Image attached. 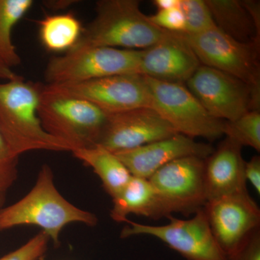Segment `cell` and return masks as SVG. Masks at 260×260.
<instances>
[{
    "instance_id": "1",
    "label": "cell",
    "mask_w": 260,
    "mask_h": 260,
    "mask_svg": "<svg viewBox=\"0 0 260 260\" xmlns=\"http://www.w3.org/2000/svg\"><path fill=\"white\" fill-rule=\"evenodd\" d=\"M42 86L20 76L0 83V137L17 156L31 150H73L43 127L38 113Z\"/></svg>"
},
{
    "instance_id": "2",
    "label": "cell",
    "mask_w": 260,
    "mask_h": 260,
    "mask_svg": "<svg viewBox=\"0 0 260 260\" xmlns=\"http://www.w3.org/2000/svg\"><path fill=\"white\" fill-rule=\"evenodd\" d=\"M94 226L95 214L72 204L58 191L54 174L49 165H44L31 190L14 204L0 209V232L20 225H35L59 246V237L71 223Z\"/></svg>"
},
{
    "instance_id": "3",
    "label": "cell",
    "mask_w": 260,
    "mask_h": 260,
    "mask_svg": "<svg viewBox=\"0 0 260 260\" xmlns=\"http://www.w3.org/2000/svg\"><path fill=\"white\" fill-rule=\"evenodd\" d=\"M95 13L75 47L144 50L168 32L150 21L137 0H101L95 5Z\"/></svg>"
},
{
    "instance_id": "4",
    "label": "cell",
    "mask_w": 260,
    "mask_h": 260,
    "mask_svg": "<svg viewBox=\"0 0 260 260\" xmlns=\"http://www.w3.org/2000/svg\"><path fill=\"white\" fill-rule=\"evenodd\" d=\"M38 113L46 132L73 150L98 145L108 115L92 103L54 91L47 85L42 86Z\"/></svg>"
},
{
    "instance_id": "5",
    "label": "cell",
    "mask_w": 260,
    "mask_h": 260,
    "mask_svg": "<svg viewBox=\"0 0 260 260\" xmlns=\"http://www.w3.org/2000/svg\"><path fill=\"white\" fill-rule=\"evenodd\" d=\"M143 50L105 47H74L49 60L47 85L77 83L114 76L140 74ZM141 75V74H140Z\"/></svg>"
},
{
    "instance_id": "6",
    "label": "cell",
    "mask_w": 260,
    "mask_h": 260,
    "mask_svg": "<svg viewBox=\"0 0 260 260\" xmlns=\"http://www.w3.org/2000/svg\"><path fill=\"white\" fill-rule=\"evenodd\" d=\"M186 84L215 119L234 121L249 111H259L260 90L220 70L200 64Z\"/></svg>"
},
{
    "instance_id": "7",
    "label": "cell",
    "mask_w": 260,
    "mask_h": 260,
    "mask_svg": "<svg viewBox=\"0 0 260 260\" xmlns=\"http://www.w3.org/2000/svg\"><path fill=\"white\" fill-rule=\"evenodd\" d=\"M154 107L179 134L213 141L223 135L225 121L215 119L182 84L145 77Z\"/></svg>"
},
{
    "instance_id": "8",
    "label": "cell",
    "mask_w": 260,
    "mask_h": 260,
    "mask_svg": "<svg viewBox=\"0 0 260 260\" xmlns=\"http://www.w3.org/2000/svg\"><path fill=\"white\" fill-rule=\"evenodd\" d=\"M181 34L201 64L260 90L259 43L238 42L217 27L197 35Z\"/></svg>"
},
{
    "instance_id": "9",
    "label": "cell",
    "mask_w": 260,
    "mask_h": 260,
    "mask_svg": "<svg viewBox=\"0 0 260 260\" xmlns=\"http://www.w3.org/2000/svg\"><path fill=\"white\" fill-rule=\"evenodd\" d=\"M169 223L150 225L126 220L121 238L148 235L160 239L187 260H228L210 229L203 208L187 220L169 215Z\"/></svg>"
},
{
    "instance_id": "10",
    "label": "cell",
    "mask_w": 260,
    "mask_h": 260,
    "mask_svg": "<svg viewBox=\"0 0 260 260\" xmlns=\"http://www.w3.org/2000/svg\"><path fill=\"white\" fill-rule=\"evenodd\" d=\"M47 86L54 91L85 99L107 114L140 108L155 110L153 95L143 75H114L82 83Z\"/></svg>"
},
{
    "instance_id": "11",
    "label": "cell",
    "mask_w": 260,
    "mask_h": 260,
    "mask_svg": "<svg viewBox=\"0 0 260 260\" xmlns=\"http://www.w3.org/2000/svg\"><path fill=\"white\" fill-rule=\"evenodd\" d=\"M148 181L169 215L194 214L206 203L204 158L188 156L177 159L159 169Z\"/></svg>"
},
{
    "instance_id": "12",
    "label": "cell",
    "mask_w": 260,
    "mask_h": 260,
    "mask_svg": "<svg viewBox=\"0 0 260 260\" xmlns=\"http://www.w3.org/2000/svg\"><path fill=\"white\" fill-rule=\"evenodd\" d=\"M203 209L214 237L227 258L259 230V208L249 192L208 200Z\"/></svg>"
},
{
    "instance_id": "13",
    "label": "cell",
    "mask_w": 260,
    "mask_h": 260,
    "mask_svg": "<svg viewBox=\"0 0 260 260\" xmlns=\"http://www.w3.org/2000/svg\"><path fill=\"white\" fill-rule=\"evenodd\" d=\"M179 134L156 111L140 108L108 114L98 145L112 153L131 150Z\"/></svg>"
},
{
    "instance_id": "14",
    "label": "cell",
    "mask_w": 260,
    "mask_h": 260,
    "mask_svg": "<svg viewBox=\"0 0 260 260\" xmlns=\"http://www.w3.org/2000/svg\"><path fill=\"white\" fill-rule=\"evenodd\" d=\"M200 64L182 34L168 31L161 40L143 50L140 74L160 81L182 84Z\"/></svg>"
},
{
    "instance_id": "15",
    "label": "cell",
    "mask_w": 260,
    "mask_h": 260,
    "mask_svg": "<svg viewBox=\"0 0 260 260\" xmlns=\"http://www.w3.org/2000/svg\"><path fill=\"white\" fill-rule=\"evenodd\" d=\"M214 149L194 138L176 134L149 144L114 153L133 177L148 179L160 168L177 159L188 156L207 158Z\"/></svg>"
},
{
    "instance_id": "16",
    "label": "cell",
    "mask_w": 260,
    "mask_h": 260,
    "mask_svg": "<svg viewBox=\"0 0 260 260\" xmlns=\"http://www.w3.org/2000/svg\"><path fill=\"white\" fill-rule=\"evenodd\" d=\"M242 146L225 138L205 159L207 201L220 197L247 193ZM207 203V202H206Z\"/></svg>"
},
{
    "instance_id": "17",
    "label": "cell",
    "mask_w": 260,
    "mask_h": 260,
    "mask_svg": "<svg viewBox=\"0 0 260 260\" xmlns=\"http://www.w3.org/2000/svg\"><path fill=\"white\" fill-rule=\"evenodd\" d=\"M111 218L118 223L126 222L131 214L158 220L169 213L148 179L133 177L119 194L112 198Z\"/></svg>"
},
{
    "instance_id": "18",
    "label": "cell",
    "mask_w": 260,
    "mask_h": 260,
    "mask_svg": "<svg viewBox=\"0 0 260 260\" xmlns=\"http://www.w3.org/2000/svg\"><path fill=\"white\" fill-rule=\"evenodd\" d=\"M217 28L242 43L260 44V21L239 0H205Z\"/></svg>"
},
{
    "instance_id": "19",
    "label": "cell",
    "mask_w": 260,
    "mask_h": 260,
    "mask_svg": "<svg viewBox=\"0 0 260 260\" xmlns=\"http://www.w3.org/2000/svg\"><path fill=\"white\" fill-rule=\"evenodd\" d=\"M71 153L75 158L93 169L100 178L104 189L112 198L119 194L133 177L116 154L101 145L75 149Z\"/></svg>"
},
{
    "instance_id": "20",
    "label": "cell",
    "mask_w": 260,
    "mask_h": 260,
    "mask_svg": "<svg viewBox=\"0 0 260 260\" xmlns=\"http://www.w3.org/2000/svg\"><path fill=\"white\" fill-rule=\"evenodd\" d=\"M81 23L72 13L47 15L40 21V39L47 50L68 52L76 45L83 32Z\"/></svg>"
},
{
    "instance_id": "21",
    "label": "cell",
    "mask_w": 260,
    "mask_h": 260,
    "mask_svg": "<svg viewBox=\"0 0 260 260\" xmlns=\"http://www.w3.org/2000/svg\"><path fill=\"white\" fill-rule=\"evenodd\" d=\"M32 5V0H0V60L11 69L21 63L12 31Z\"/></svg>"
},
{
    "instance_id": "22",
    "label": "cell",
    "mask_w": 260,
    "mask_h": 260,
    "mask_svg": "<svg viewBox=\"0 0 260 260\" xmlns=\"http://www.w3.org/2000/svg\"><path fill=\"white\" fill-rule=\"evenodd\" d=\"M223 135L241 146L260 151V112L249 111L234 121H225Z\"/></svg>"
},
{
    "instance_id": "23",
    "label": "cell",
    "mask_w": 260,
    "mask_h": 260,
    "mask_svg": "<svg viewBox=\"0 0 260 260\" xmlns=\"http://www.w3.org/2000/svg\"><path fill=\"white\" fill-rule=\"evenodd\" d=\"M179 6L185 18L184 34L197 35L216 27L205 0H180Z\"/></svg>"
},
{
    "instance_id": "24",
    "label": "cell",
    "mask_w": 260,
    "mask_h": 260,
    "mask_svg": "<svg viewBox=\"0 0 260 260\" xmlns=\"http://www.w3.org/2000/svg\"><path fill=\"white\" fill-rule=\"evenodd\" d=\"M49 241L50 239L45 233L39 232L23 246L0 258V260L42 259L47 251Z\"/></svg>"
},
{
    "instance_id": "25",
    "label": "cell",
    "mask_w": 260,
    "mask_h": 260,
    "mask_svg": "<svg viewBox=\"0 0 260 260\" xmlns=\"http://www.w3.org/2000/svg\"><path fill=\"white\" fill-rule=\"evenodd\" d=\"M18 158L10 151L0 137V194H5L16 181Z\"/></svg>"
},
{
    "instance_id": "26",
    "label": "cell",
    "mask_w": 260,
    "mask_h": 260,
    "mask_svg": "<svg viewBox=\"0 0 260 260\" xmlns=\"http://www.w3.org/2000/svg\"><path fill=\"white\" fill-rule=\"evenodd\" d=\"M149 19L162 30L170 32H185V18L179 5L170 9L158 10V13L149 16Z\"/></svg>"
},
{
    "instance_id": "27",
    "label": "cell",
    "mask_w": 260,
    "mask_h": 260,
    "mask_svg": "<svg viewBox=\"0 0 260 260\" xmlns=\"http://www.w3.org/2000/svg\"><path fill=\"white\" fill-rule=\"evenodd\" d=\"M228 260H260V231H257Z\"/></svg>"
},
{
    "instance_id": "28",
    "label": "cell",
    "mask_w": 260,
    "mask_h": 260,
    "mask_svg": "<svg viewBox=\"0 0 260 260\" xmlns=\"http://www.w3.org/2000/svg\"><path fill=\"white\" fill-rule=\"evenodd\" d=\"M244 176L246 181L252 184L258 194H260V158L254 155L249 161L245 162Z\"/></svg>"
},
{
    "instance_id": "29",
    "label": "cell",
    "mask_w": 260,
    "mask_h": 260,
    "mask_svg": "<svg viewBox=\"0 0 260 260\" xmlns=\"http://www.w3.org/2000/svg\"><path fill=\"white\" fill-rule=\"evenodd\" d=\"M78 1L76 0H49V1H44V4L51 10H65L70 8L72 5L76 4Z\"/></svg>"
},
{
    "instance_id": "30",
    "label": "cell",
    "mask_w": 260,
    "mask_h": 260,
    "mask_svg": "<svg viewBox=\"0 0 260 260\" xmlns=\"http://www.w3.org/2000/svg\"><path fill=\"white\" fill-rule=\"evenodd\" d=\"M19 76L20 75H17L11 68H8L0 60V79L8 81V80L15 79Z\"/></svg>"
},
{
    "instance_id": "31",
    "label": "cell",
    "mask_w": 260,
    "mask_h": 260,
    "mask_svg": "<svg viewBox=\"0 0 260 260\" xmlns=\"http://www.w3.org/2000/svg\"><path fill=\"white\" fill-rule=\"evenodd\" d=\"M153 3L158 10H162L179 6L180 0H155Z\"/></svg>"
},
{
    "instance_id": "32",
    "label": "cell",
    "mask_w": 260,
    "mask_h": 260,
    "mask_svg": "<svg viewBox=\"0 0 260 260\" xmlns=\"http://www.w3.org/2000/svg\"><path fill=\"white\" fill-rule=\"evenodd\" d=\"M5 202V194H0V207L3 205Z\"/></svg>"
}]
</instances>
